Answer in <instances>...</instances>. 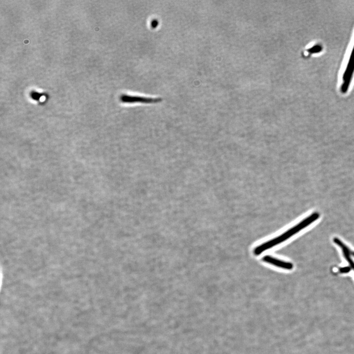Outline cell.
I'll return each instance as SVG.
<instances>
[{"instance_id":"cell-7","label":"cell","mask_w":354,"mask_h":354,"mask_svg":"<svg viewBox=\"0 0 354 354\" xmlns=\"http://www.w3.org/2000/svg\"><path fill=\"white\" fill-rule=\"evenodd\" d=\"M152 26V27L155 28L157 25H158V21H157L156 20H152V21L151 23Z\"/></svg>"},{"instance_id":"cell-3","label":"cell","mask_w":354,"mask_h":354,"mask_svg":"<svg viewBox=\"0 0 354 354\" xmlns=\"http://www.w3.org/2000/svg\"><path fill=\"white\" fill-rule=\"evenodd\" d=\"M120 100L123 103H132L141 102L144 103H154L159 102L162 101L161 98H152L140 96H131L123 94Z\"/></svg>"},{"instance_id":"cell-2","label":"cell","mask_w":354,"mask_h":354,"mask_svg":"<svg viewBox=\"0 0 354 354\" xmlns=\"http://www.w3.org/2000/svg\"><path fill=\"white\" fill-rule=\"evenodd\" d=\"M354 73V46L352 51L346 69L342 77V83L340 88L342 93L347 92Z\"/></svg>"},{"instance_id":"cell-8","label":"cell","mask_w":354,"mask_h":354,"mask_svg":"<svg viewBox=\"0 0 354 354\" xmlns=\"http://www.w3.org/2000/svg\"><path fill=\"white\" fill-rule=\"evenodd\" d=\"M351 254L354 257V252H351Z\"/></svg>"},{"instance_id":"cell-5","label":"cell","mask_w":354,"mask_h":354,"mask_svg":"<svg viewBox=\"0 0 354 354\" xmlns=\"http://www.w3.org/2000/svg\"><path fill=\"white\" fill-rule=\"evenodd\" d=\"M321 49V47L320 46H316L315 47H313L312 49H309L308 51V52L311 53H317L320 51Z\"/></svg>"},{"instance_id":"cell-6","label":"cell","mask_w":354,"mask_h":354,"mask_svg":"<svg viewBox=\"0 0 354 354\" xmlns=\"http://www.w3.org/2000/svg\"><path fill=\"white\" fill-rule=\"evenodd\" d=\"M351 270V268L349 267L341 268L340 269L339 271L341 273H347L349 272Z\"/></svg>"},{"instance_id":"cell-4","label":"cell","mask_w":354,"mask_h":354,"mask_svg":"<svg viewBox=\"0 0 354 354\" xmlns=\"http://www.w3.org/2000/svg\"><path fill=\"white\" fill-rule=\"evenodd\" d=\"M262 259L266 263L284 269L291 270L293 268V265L291 263L282 261L270 255H266Z\"/></svg>"},{"instance_id":"cell-1","label":"cell","mask_w":354,"mask_h":354,"mask_svg":"<svg viewBox=\"0 0 354 354\" xmlns=\"http://www.w3.org/2000/svg\"><path fill=\"white\" fill-rule=\"evenodd\" d=\"M320 218V214L318 213H313L308 218L305 219L296 226L290 228L278 237L270 240L261 245L257 247L254 250V254L258 256L264 252L272 248L283 242L288 240L298 232L308 226L309 224L317 220Z\"/></svg>"}]
</instances>
